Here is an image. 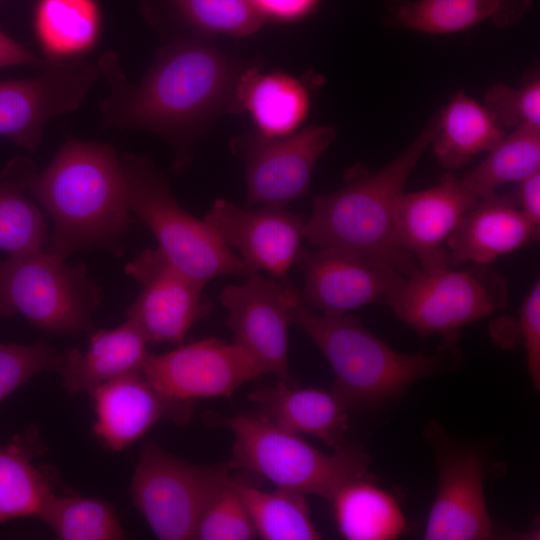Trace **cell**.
I'll return each mask as SVG.
<instances>
[{"label":"cell","instance_id":"1","mask_svg":"<svg viewBox=\"0 0 540 540\" xmlns=\"http://www.w3.org/2000/svg\"><path fill=\"white\" fill-rule=\"evenodd\" d=\"M110 84L101 102L104 123L118 129L156 133L177 152L176 169L186 167L193 143L216 118L236 112L241 69L218 47L200 38H180L158 50L152 65L131 83L114 53L98 62Z\"/></svg>","mask_w":540,"mask_h":540},{"label":"cell","instance_id":"2","mask_svg":"<svg viewBox=\"0 0 540 540\" xmlns=\"http://www.w3.org/2000/svg\"><path fill=\"white\" fill-rule=\"evenodd\" d=\"M0 179L31 196L51 218L47 252L63 259L83 250L123 253L133 218L120 156L112 146L71 139L44 170L15 158Z\"/></svg>","mask_w":540,"mask_h":540},{"label":"cell","instance_id":"3","mask_svg":"<svg viewBox=\"0 0 540 540\" xmlns=\"http://www.w3.org/2000/svg\"><path fill=\"white\" fill-rule=\"evenodd\" d=\"M439 125L440 111L388 164L372 172L351 171L341 189L315 196L304 238L317 248L378 258L405 276L418 270L417 261L395 245L394 217L408 178L431 147Z\"/></svg>","mask_w":540,"mask_h":540},{"label":"cell","instance_id":"4","mask_svg":"<svg viewBox=\"0 0 540 540\" xmlns=\"http://www.w3.org/2000/svg\"><path fill=\"white\" fill-rule=\"evenodd\" d=\"M293 325L301 329L329 362L332 391L348 409L374 408L399 397L415 382L445 364L442 354H405L391 348L348 314H318L300 299Z\"/></svg>","mask_w":540,"mask_h":540},{"label":"cell","instance_id":"5","mask_svg":"<svg viewBox=\"0 0 540 540\" xmlns=\"http://www.w3.org/2000/svg\"><path fill=\"white\" fill-rule=\"evenodd\" d=\"M212 419L234 436L231 468L261 476L278 489L331 501L346 484L372 480L369 456L358 445L343 444L326 454L256 413Z\"/></svg>","mask_w":540,"mask_h":540},{"label":"cell","instance_id":"6","mask_svg":"<svg viewBox=\"0 0 540 540\" xmlns=\"http://www.w3.org/2000/svg\"><path fill=\"white\" fill-rule=\"evenodd\" d=\"M120 161L132 214L150 229L175 267L205 286L219 276L255 273L204 220L179 205L149 158L125 153Z\"/></svg>","mask_w":540,"mask_h":540},{"label":"cell","instance_id":"7","mask_svg":"<svg viewBox=\"0 0 540 540\" xmlns=\"http://www.w3.org/2000/svg\"><path fill=\"white\" fill-rule=\"evenodd\" d=\"M102 296L83 263L68 266L45 250L11 254L0 262V315L19 314L45 333L91 331Z\"/></svg>","mask_w":540,"mask_h":540},{"label":"cell","instance_id":"8","mask_svg":"<svg viewBox=\"0 0 540 540\" xmlns=\"http://www.w3.org/2000/svg\"><path fill=\"white\" fill-rule=\"evenodd\" d=\"M505 277L485 265L419 268L406 277L389 308L422 336L441 335L456 342L461 329L506 308Z\"/></svg>","mask_w":540,"mask_h":540},{"label":"cell","instance_id":"9","mask_svg":"<svg viewBox=\"0 0 540 540\" xmlns=\"http://www.w3.org/2000/svg\"><path fill=\"white\" fill-rule=\"evenodd\" d=\"M230 468L189 463L146 440L132 476L131 499L157 538L195 539L206 505L231 480Z\"/></svg>","mask_w":540,"mask_h":540},{"label":"cell","instance_id":"10","mask_svg":"<svg viewBox=\"0 0 540 540\" xmlns=\"http://www.w3.org/2000/svg\"><path fill=\"white\" fill-rule=\"evenodd\" d=\"M335 136L334 127L313 125L284 137L256 131L235 139L233 150L244 165L245 205L286 207L306 196L314 168Z\"/></svg>","mask_w":540,"mask_h":540},{"label":"cell","instance_id":"11","mask_svg":"<svg viewBox=\"0 0 540 540\" xmlns=\"http://www.w3.org/2000/svg\"><path fill=\"white\" fill-rule=\"evenodd\" d=\"M438 468V490L425 525L427 540H484L495 536L483 491L484 462L475 449L438 423L426 430Z\"/></svg>","mask_w":540,"mask_h":540},{"label":"cell","instance_id":"12","mask_svg":"<svg viewBox=\"0 0 540 540\" xmlns=\"http://www.w3.org/2000/svg\"><path fill=\"white\" fill-rule=\"evenodd\" d=\"M141 371L162 396L187 404L229 398L243 384L266 374L240 345L216 338L183 344L164 354H148Z\"/></svg>","mask_w":540,"mask_h":540},{"label":"cell","instance_id":"13","mask_svg":"<svg viewBox=\"0 0 540 540\" xmlns=\"http://www.w3.org/2000/svg\"><path fill=\"white\" fill-rule=\"evenodd\" d=\"M228 310L227 327L244 348L278 381L297 385L289 371L288 335L298 291L288 282L253 273L241 285L226 286L219 296Z\"/></svg>","mask_w":540,"mask_h":540},{"label":"cell","instance_id":"14","mask_svg":"<svg viewBox=\"0 0 540 540\" xmlns=\"http://www.w3.org/2000/svg\"><path fill=\"white\" fill-rule=\"evenodd\" d=\"M100 75L98 64L78 58L54 60L33 78L0 81V137L35 151L46 125L79 108Z\"/></svg>","mask_w":540,"mask_h":540},{"label":"cell","instance_id":"15","mask_svg":"<svg viewBox=\"0 0 540 540\" xmlns=\"http://www.w3.org/2000/svg\"><path fill=\"white\" fill-rule=\"evenodd\" d=\"M296 264L304 275L300 299L326 315L390 307L407 277L378 258L332 248L302 249Z\"/></svg>","mask_w":540,"mask_h":540},{"label":"cell","instance_id":"16","mask_svg":"<svg viewBox=\"0 0 540 540\" xmlns=\"http://www.w3.org/2000/svg\"><path fill=\"white\" fill-rule=\"evenodd\" d=\"M125 272L142 285L126 317L149 342H181L194 324L211 313L205 285L175 267L159 248L141 252Z\"/></svg>","mask_w":540,"mask_h":540},{"label":"cell","instance_id":"17","mask_svg":"<svg viewBox=\"0 0 540 540\" xmlns=\"http://www.w3.org/2000/svg\"><path fill=\"white\" fill-rule=\"evenodd\" d=\"M203 220L254 272L287 280L296 264L304 238L305 220L286 207L263 206L249 210L225 200H216Z\"/></svg>","mask_w":540,"mask_h":540},{"label":"cell","instance_id":"18","mask_svg":"<svg viewBox=\"0 0 540 540\" xmlns=\"http://www.w3.org/2000/svg\"><path fill=\"white\" fill-rule=\"evenodd\" d=\"M462 178L445 174L427 189L402 195L395 212V245L422 269L449 267L446 243L479 202Z\"/></svg>","mask_w":540,"mask_h":540},{"label":"cell","instance_id":"19","mask_svg":"<svg viewBox=\"0 0 540 540\" xmlns=\"http://www.w3.org/2000/svg\"><path fill=\"white\" fill-rule=\"evenodd\" d=\"M90 394L96 414L93 433L112 451L125 449L162 419L186 423L193 410L192 404L162 396L141 370L111 379Z\"/></svg>","mask_w":540,"mask_h":540},{"label":"cell","instance_id":"20","mask_svg":"<svg viewBox=\"0 0 540 540\" xmlns=\"http://www.w3.org/2000/svg\"><path fill=\"white\" fill-rule=\"evenodd\" d=\"M518 203L506 196L480 200L461 220L446 243L449 267L465 263L488 266L499 257L539 238Z\"/></svg>","mask_w":540,"mask_h":540},{"label":"cell","instance_id":"21","mask_svg":"<svg viewBox=\"0 0 540 540\" xmlns=\"http://www.w3.org/2000/svg\"><path fill=\"white\" fill-rule=\"evenodd\" d=\"M248 400L256 414L284 431L315 436L335 449L344 444L349 409L333 391L278 381L253 391Z\"/></svg>","mask_w":540,"mask_h":540},{"label":"cell","instance_id":"22","mask_svg":"<svg viewBox=\"0 0 540 540\" xmlns=\"http://www.w3.org/2000/svg\"><path fill=\"white\" fill-rule=\"evenodd\" d=\"M150 343L129 319L110 330H98L87 351L70 349L60 368L61 383L68 394L90 393L97 386L142 369Z\"/></svg>","mask_w":540,"mask_h":540},{"label":"cell","instance_id":"23","mask_svg":"<svg viewBox=\"0 0 540 540\" xmlns=\"http://www.w3.org/2000/svg\"><path fill=\"white\" fill-rule=\"evenodd\" d=\"M309 108L306 88L288 74H261L256 68H247L240 78L236 112H248L263 136L275 138L294 133L306 119Z\"/></svg>","mask_w":540,"mask_h":540},{"label":"cell","instance_id":"24","mask_svg":"<svg viewBox=\"0 0 540 540\" xmlns=\"http://www.w3.org/2000/svg\"><path fill=\"white\" fill-rule=\"evenodd\" d=\"M505 134L483 104L460 91L440 111L439 130L431 147L444 168L460 169L489 151Z\"/></svg>","mask_w":540,"mask_h":540},{"label":"cell","instance_id":"25","mask_svg":"<svg viewBox=\"0 0 540 540\" xmlns=\"http://www.w3.org/2000/svg\"><path fill=\"white\" fill-rule=\"evenodd\" d=\"M100 27V12L95 0L37 2L34 30L47 59H78L94 48Z\"/></svg>","mask_w":540,"mask_h":540},{"label":"cell","instance_id":"26","mask_svg":"<svg viewBox=\"0 0 540 540\" xmlns=\"http://www.w3.org/2000/svg\"><path fill=\"white\" fill-rule=\"evenodd\" d=\"M340 534L348 540H391L406 528L394 497L370 479L350 482L331 500Z\"/></svg>","mask_w":540,"mask_h":540},{"label":"cell","instance_id":"27","mask_svg":"<svg viewBox=\"0 0 540 540\" xmlns=\"http://www.w3.org/2000/svg\"><path fill=\"white\" fill-rule=\"evenodd\" d=\"M389 18L401 29L452 34L491 18L503 26L505 0H391Z\"/></svg>","mask_w":540,"mask_h":540},{"label":"cell","instance_id":"28","mask_svg":"<svg viewBox=\"0 0 540 540\" xmlns=\"http://www.w3.org/2000/svg\"><path fill=\"white\" fill-rule=\"evenodd\" d=\"M255 527L265 540H317L322 535L314 525L305 495L278 489L267 492L234 480Z\"/></svg>","mask_w":540,"mask_h":540},{"label":"cell","instance_id":"29","mask_svg":"<svg viewBox=\"0 0 540 540\" xmlns=\"http://www.w3.org/2000/svg\"><path fill=\"white\" fill-rule=\"evenodd\" d=\"M488 156L462 179L479 200L495 195L508 183L540 171V128L520 127L505 134Z\"/></svg>","mask_w":540,"mask_h":540},{"label":"cell","instance_id":"30","mask_svg":"<svg viewBox=\"0 0 540 540\" xmlns=\"http://www.w3.org/2000/svg\"><path fill=\"white\" fill-rule=\"evenodd\" d=\"M53 495L49 480L33 464L24 441L0 446V522L39 517Z\"/></svg>","mask_w":540,"mask_h":540},{"label":"cell","instance_id":"31","mask_svg":"<svg viewBox=\"0 0 540 540\" xmlns=\"http://www.w3.org/2000/svg\"><path fill=\"white\" fill-rule=\"evenodd\" d=\"M39 517L62 540H119L127 537L113 506L98 498L53 495Z\"/></svg>","mask_w":540,"mask_h":540},{"label":"cell","instance_id":"32","mask_svg":"<svg viewBox=\"0 0 540 540\" xmlns=\"http://www.w3.org/2000/svg\"><path fill=\"white\" fill-rule=\"evenodd\" d=\"M49 223L43 210L10 182L0 179V249L10 255L45 250Z\"/></svg>","mask_w":540,"mask_h":540},{"label":"cell","instance_id":"33","mask_svg":"<svg viewBox=\"0 0 540 540\" xmlns=\"http://www.w3.org/2000/svg\"><path fill=\"white\" fill-rule=\"evenodd\" d=\"M184 20L208 34L245 37L266 19L253 0H173Z\"/></svg>","mask_w":540,"mask_h":540},{"label":"cell","instance_id":"34","mask_svg":"<svg viewBox=\"0 0 540 540\" xmlns=\"http://www.w3.org/2000/svg\"><path fill=\"white\" fill-rule=\"evenodd\" d=\"M256 537L251 517L231 479L206 505L197 525L195 539L249 540Z\"/></svg>","mask_w":540,"mask_h":540},{"label":"cell","instance_id":"35","mask_svg":"<svg viewBox=\"0 0 540 540\" xmlns=\"http://www.w3.org/2000/svg\"><path fill=\"white\" fill-rule=\"evenodd\" d=\"M64 355L46 342L0 343V402L33 376L60 370Z\"/></svg>","mask_w":540,"mask_h":540},{"label":"cell","instance_id":"36","mask_svg":"<svg viewBox=\"0 0 540 540\" xmlns=\"http://www.w3.org/2000/svg\"><path fill=\"white\" fill-rule=\"evenodd\" d=\"M483 106L503 128H540V80L534 76L521 87L497 83L484 94Z\"/></svg>","mask_w":540,"mask_h":540},{"label":"cell","instance_id":"37","mask_svg":"<svg viewBox=\"0 0 540 540\" xmlns=\"http://www.w3.org/2000/svg\"><path fill=\"white\" fill-rule=\"evenodd\" d=\"M519 329L526 350L527 368L534 388L540 387V281L526 296L519 313Z\"/></svg>","mask_w":540,"mask_h":540},{"label":"cell","instance_id":"38","mask_svg":"<svg viewBox=\"0 0 540 540\" xmlns=\"http://www.w3.org/2000/svg\"><path fill=\"white\" fill-rule=\"evenodd\" d=\"M265 18L291 21L309 14L319 0H253Z\"/></svg>","mask_w":540,"mask_h":540},{"label":"cell","instance_id":"39","mask_svg":"<svg viewBox=\"0 0 540 540\" xmlns=\"http://www.w3.org/2000/svg\"><path fill=\"white\" fill-rule=\"evenodd\" d=\"M53 61L38 57L0 30V68L30 66L41 70Z\"/></svg>","mask_w":540,"mask_h":540},{"label":"cell","instance_id":"40","mask_svg":"<svg viewBox=\"0 0 540 540\" xmlns=\"http://www.w3.org/2000/svg\"><path fill=\"white\" fill-rule=\"evenodd\" d=\"M519 208L525 217L540 228V171L519 182Z\"/></svg>","mask_w":540,"mask_h":540},{"label":"cell","instance_id":"41","mask_svg":"<svg viewBox=\"0 0 540 540\" xmlns=\"http://www.w3.org/2000/svg\"><path fill=\"white\" fill-rule=\"evenodd\" d=\"M506 9L503 19V27H509L521 20L525 12L530 8L532 0H505Z\"/></svg>","mask_w":540,"mask_h":540}]
</instances>
